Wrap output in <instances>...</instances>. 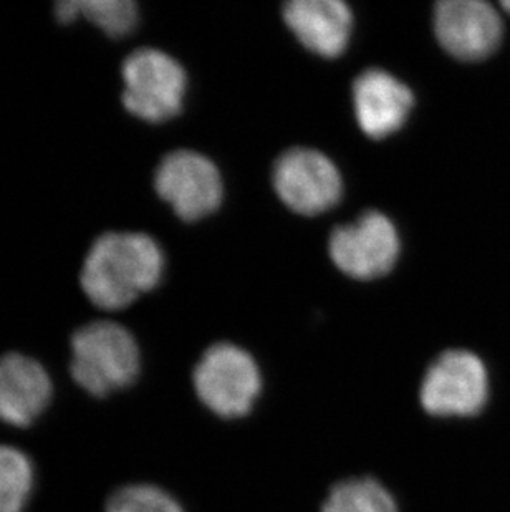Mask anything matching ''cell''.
<instances>
[{
    "label": "cell",
    "mask_w": 510,
    "mask_h": 512,
    "mask_svg": "<svg viewBox=\"0 0 510 512\" xmlns=\"http://www.w3.org/2000/svg\"><path fill=\"white\" fill-rule=\"evenodd\" d=\"M164 252L145 232L108 231L88 249L80 269V287L93 307L120 312L158 287Z\"/></svg>",
    "instance_id": "cell-1"
},
{
    "label": "cell",
    "mask_w": 510,
    "mask_h": 512,
    "mask_svg": "<svg viewBox=\"0 0 510 512\" xmlns=\"http://www.w3.org/2000/svg\"><path fill=\"white\" fill-rule=\"evenodd\" d=\"M143 373L136 335L111 319L90 320L67 342L65 380L83 397L108 401L135 390Z\"/></svg>",
    "instance_id": "cell-2"
},
{
    "label": "cell",
    "mask_w": 510,
    "mask_h": 512,
    "mask_svg": "<svg viewBox=\"0 0 510 512\" xmlns=\"http://www.w3.org/2000/svg\"><path fill=\"white\" fill-rule=\"evenodd\" d=\"M58 378L34 353L12 348L0 352V430L20 436L34 430L57 403Z\"/></svg>",
    "instance_id": "cell-3"
},
{
    "label": "cell",
    "mask_w": 510,
    "mask_h": 512,
    "mask_svg": "<svg viewBox=\"0 0 510 512\" xmlns=\"http://www.w3.org/2000/svg\"><path fill=\"white\" fill-rule=\"evenodd\" d=\"M121 102L126 112L146 123L173 120L183 110L188 75L163 50L138 49L121 65Z\"/></svg>",
    "instance_id": "cell-4"
},
{
    "label": "cell",
    "mask_w": 510,
    "mask_h": 512,
    "mask_svg": "<svg viewBox=\"0 0 510 512\" xmlns=\"http://www.w3.org/2000/svg\"><path fill=\"white\" fill-rule=\"evenodd\" d=\"M193 388L207 410L224 420L249 415L262 392L259 367L244 348L216 343L193 370Z\"/></svg>",
    "instance_id": "cell-5"
},
{
    "label": "cell",
    "mask_w": 510,
    "mask_h": 512,
    "mask_svg": "<svg viewBox=\"0 0 510 512\" xmlns=\"http://www.w3.org/2000/svg\"><path fill=\"white\" fill-rule=\"evenodd\" d=\"M489 400V373L476 353L448 350L439 355L424 375L419 401L436 418H471Z\"/></svg>",
    "instance_id": "cell-6"
},
{
    "label": "cell",
    "mask_w": 510,
    "mask_h": 512,
    "mask_svg": "<svg viewBox=\"0 0 510 512\" xmlns=\"http://www.w3.org/2000/svg\"><path fill=\"white\" fill-rule=\"evenodd\" d=\"M154 189L183 221H199L221 206L222 179L216 165L196 151L176 150L164 156Z\"/></svg>",
    "instance_id": "cell-7"
},
{
    "label": "cell",
    "mask_w": 510,
    "mask_h": 512,
    "mask_svg": "<svg viewBox=\"0 0 510 512\" xmlns=\"http://www.w3.org/2000/svg\"><path fill=\"white\" fill-rule=\"evenodd\" d=\"M400 249L395 224L378 211H368L357 223L335 229L328 242L335 266L360 281L386 276L395 267Z\"/></svg>",
    "instance_id": "cell-8"
},
{
    "label": "cell",
    "mask_w": 510,
    "mask_h": 512,
    "mask_svg": "<svg viewBox=\"0 0 510 512\" xmlns=\"http://www.w3.org/2000/svg\"><path fill=\"white\" fill-rule=\"evenodd\" d=\"M275 193L294 213L317 216L332 209L342 198L340 171L317 150L292 148L275 161Z\"/></svg>",
    "instance_id": "cell-9"
},
{
    "label": "cell",
    "mask_w": 510,
    "mask_h": 512,
    "mask_svg": "<svg viewBox=\"0 0 510 512\" xmlns=\"http://www.w3.org/2000/svg\"><path fill=\"white\" fill-rule=\"evenodd\" d=\"M434 32L448 54L476 62L501 44V15L482 0H443L434 9Z\"/></svg>",
    "instance_id": "cell-10"
},
{
    "label": "cell",
    "mask_w": 510,
    "mask_h": 512,
    "mask_svg": "<svg viewBox=\"0 0 510 512\" xmlns=\"http://www.w3.org/2000/svg\"><path fill=\"white\" fill-rule=\"evenodd\" d=\"M413 105V92L383 70H366L353 83V107L358 125L373 140H381L400 130Z\"/></svg>",
    "instance_id": "cell-11"
},
{
    "label": "cell",
    "mask_w": 510,
    "mask_h": 512,
    "mask_svg": "<svg viewBox=\"0 0 510 512\" xmlns=\"http://www.w3.org/2000/svg\"><path fill=\"white\" fill-rule=\"evenodd\" d=\"M285 24L313 54L335 58L347 49L352 10L340 0H292L284 7Z\"/></svg>",
    "instance_id": "cell-12"
},
{
    "label": "cell",
    "mask_w": 510,
    "mask_h": 512,
    "mask_svg": "<svg viewBox=\"0 0 510 512\" xmlns=\"http://www.w3.org/2000/svg\"><path fill=\"white\" fill-rule=\"evenodd\" d=\"M39 491V466L17 441L0 440V512H29Z\"/></svg>",
    "instance_id": "cell-13"
},
{
    "label": "cell",
    "mask_w": 510,
    "mask_h": 512,
    "mask_svg": "<svg viewBox=\"0 0 510 512\" xmlns=\"http://www.w3.org/2000/svg\"><path fill=\"white\" fill-rule=\"evenodd\" d=\"M53 14L63 25L85 19L110 39H123L138 27L140 10L133 0H63Z\"/></svg>",
    "instance_id": "cell-14"
},
{
    "label": "cell",
    "mask_w": 510,
    "mask_h": 512,
    "mask_svg": "<svg viewBox=\"0 0 510 512\" xmlns=\"http://www.w3.org/2000/svg\"><path fill=\"white\" fill-rule=\"evenodd\" d=\"M320 512H400L395 496L375 478L343 479L335 484Z\"/></svg>",
    "instance_id": "cell-15"
},
{
    "label": "cell",
    "mask_w": 510,
    "mask_h": 512,
    "mask_svg": "<svg viewBox=\"0 0 510 512\" xmlns=\"http://www.w3.org/2000/svg\"><path fill=\"white\" fill-rule=\"evenodd\" d=\"M102 512H186L171 489L151 479L120 484L106 496Z\"/></svg>",
    "instance_id": "cell-16"
},
{
    "label": "cell",
    "mask_w": 510,
    "mask_h": 512,
    "mask_svg": "<svg viewBox=\"0 0 510 512\" xmlns=\"http://www.w3.org/2000/svg\"><path fill=\"white\" fill-rule=\"evenodd\" d=\"M502 7H504L507 12H510V2H502Z\"/></svg>",
    "instance_id": "cell-17"
}]
</instances>
